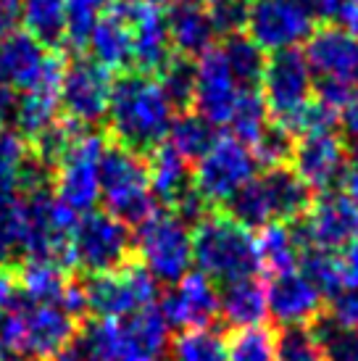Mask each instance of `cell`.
Returning a JSON list of instances; mask_svg holds the SVG:
<instances>
[{
	"instance_id": "1",
	"label": "cell",
	"mask_w": 358,
	"mask_h": 361,
	"mask_svg": "<svg viewBox=\"0 0 358 361\" xmlns=\"http://www.w3.org/2000/svg\"><path fill=\"white\" fill-rule=\"evenodd\" d=\"M106 119L116 145L148 156L169 137L174 106L156 77L127 71L113 82Z\"/></svg>"
},
{
	"instance_id": "2",
	"label": "cell",
	"mask_w": 358,
	"mask_h": 361,
	"mask_svg": "<svg viewBox=\"0 0 358 361\" xmlns=\"http://www.w3.org/2000/svg\"><path fill=\"white\" fill-rule=\"evenodd\" d=\"M77 335V317L56 303L13 298L0 314V361H50Z\"/></svg>"
},
{
	"instance_id": "3",
	"label": "cell",
	"mask_w": 358,
	"mask_h": 361,
	"mask_svg": "<svg viewBox=\"0 0 358 361\" xmlns=\"http://www.w3.org/2000/svg\"><path fill=\"white\" fill-rule=\"evenodd\" d=\"M192 261L211 282H229L256 277L261 269L259 243L248 227L227 214H209L192 232Z\"/></svg>"
},
{
	"instance_id": "4",
	"label": "cell",
	"mask_w": 358,
	"mask_h": 361,
	"mask_svg": "<svg viewBox=\"0 0 358 361\" xmlns=\"http://www.w3.org/2000/svg\"><path fill=\"white\" fill-rule=\"evenodd\" d=\"M311 206V190L295 171L285 166H266L227 203V216L242 227L264 230L274 221H295Z\"/></svg>"
},
{
	"instance_id": "5",
	"label": "cell",
	"mask_w": 358,
	"mask_h": 361,
	"mask_svg": "<svg viewBox=\"0 0 358 361\" xmlns=\"http://www.w3.org/2000/svg\"><path fill=\"white\" fill-rule=\"evenodd\" d=\"M100 198L124 224H142L156 214L148 159L121 145H109L100 161Z\"/></svg>"
},
{
	"instance_id": "6",
	"label": "cell",
	"mask_w": 358,
	"mask_h": 361,
	"mask_svg": "<svg viewBox=\"0 0 358 361\" xmlns=\"http://www.w3.org/2000/svg\"><path fill=\"white\" fill-rule=\"evenodd\" d=\"M261 85H264L261 98L266 103L268 119L295 137V132L300 130V119L314 101V85H316L306 56L298 48L271 53V59H266L264 66Z\"/></svg>"
},
{
	"instance_id": "7",
	"label": "cell",
	"mask_w": 358,
	"mask_h": 361,
	"mask_svg": "<svg viewBox=\"0 0 358 361\" xmlns=\"http://www.w3.org/2000/svg\"><path fill=\"white\" fill-rule=\"evenodd\" d=\"M130 224H124L109 211H90L74 224L69 259L87 277L121 269L124 264H130Z\"/></svg>"
},
{
	"instance_id": "8",
	"label": "cell",
	"mask_w": 358,
	"mask_h": 361,
	"mask_svg": "<svg viewBox=\"0 0 358 361\" xmlns=\"http://www.w3.org/2000/svg\"><path fill=\"white\" fill-rule=\"evenodd\" d=\"M106 140L95 132H80L53 164V192L74 214H90L100 198V161Z\"/></svg>"
},
{
	"instance_id": "9",
	"label": "cell",
	"mask_w": 358,
	"mask_h": 361,
	"mask_svg": "<svg viewBox=\"0 0 358 361\" xmlns=\"http://www.w3.org/2000/svg\"><path fill=\"white\" fill-rule=\"evenodd\" d=\"M137 253L156 282L177 285L192 267L190 227L171 211H156L137 230Z\"/></svg>"
},
{
	"instance_id": "10",
	"label": "cell",
	"mask_w": 358,
	"mask_h": 361,
	"mask_svg": "<svg viewBox=\"0 0 358 361\" xmlns=\"http://www.w3.org/2000/svg\"><path fill=\"white\" fill-rule=\"evenodd\" d=\"M259 169V159L245 142L232 135H221L209 151L198 159L192 185L206 198V203H224L227 206L237 195Z\"/></svg>"
},
{
	"instance_id": "11",
	"label": "cell",
	"mask_w": 358,
	"mask_h": 361,
	"mask_svg": "<svg viewBox=\"0 0 358 361\" xmlns=\"http://www.w3.org/2000/svg\"><path fill=\"white\" fill-rule=\"evenodd\" d=\"M87 311L98 319H127L130 314L153 306L159 285L142 264H124L109 274H95L82 282Z\"/></svg>"
},
{
	"instance_id": "12",
	"label": "cell",
	"mask_w": 358,
	"mask_h": 361,
	"mask_svg": "<svg viewBox=\"0 0 358 361\" xmlns=\"http://www.w3.org/2000/svg\"><path fill=\"white\" fill-rule=\"evenodd\" d=\"M111 71H106L92 59H74L63 63L58 85V103L66 119L80 124V127H92L109 116L111 103Z\"/></svg>"
},
{
	"instance_id": "13",
	"label": "cell",
	"mask_w": 358,
	"mask_h": 361,
	"mask_svg": "<svg viewBox=\"0 0 358 361\" xmlns=\"http://www.w3.org/2000/svg\"><path fill=\"white\" fill-rule=\"evenodd\" d=\"M63 61L58 53L42 48L27 32H13L0 37V82H6L13 92H32L61 85Z\"/></svg>"
},
{
	"instance_id": "14",
	"label": "cell",
	"mask_w": 358,
	"mask_h": 361,
	"mask_svg": "<svg viewBox=\"0 0 358 361\" xmlns=\"http://www.w3.org/2000/svg\"><path fill=\"white\" fill-rule=\"evenodd\" d=\"M290 169L306 182L311 192H329L342 185V177L350 166V153L345 140L335 130L306 132L292 145Z\"/></svg>"
},
{
	"instance_id": "15",
	"label": "cell",
	"mask_w": 358,
	"mask_h": 361,
	"mask_svg": "<svg viewBox=\"0 0 358 361\" xmlns=\"http://www.w3.org/2000/svg\"><path fill=\"white\" fill-rule=\"evenodd\" d=\"M306 248L342 251L358 238V203L342 190L321 192L298 221Z\"/></svg>"
},
{
	"instance_id": "16",
	"label": "cell",
	"mask_w": 358,
	"mask_h": 361,
	"mask_svg": "<svg viewBox=\"0 0 358 361\" xmlns=\"http://www.w3.org/2000/svg\"><path fill=\"white\" fill-rule=\"evenodd\" d=\"M242 90L245 87L232 74L219 45L200 53L195 61V95H192L198 116H203L214 127H229Z\"/></svg>"
},
{
	"instance_id": "17",
	"label": "cell",
	"mask_w": 358,
	"mask_h": 361,
	"mask_svg": "<svg viewBox=\"0 0 358 361\" xmlns=\"http://www.w3.org/2000/svg\"><path fill=\"white\" fill-rule=\"evenodd\" d=\"M248 37L261 51H292L314 32V19L295 0H253L248 13Z\"/></svg>"
},
{
	"instance_id": "18",
	"label": "cell",
	"mask_w": 358,
	"mask_h": 361,
	"mask_svg": "<svg viewBox=\"0 0 358 361\" xmlns=\"http://www.w3.org/2000/svg\"><path fill=\"white\" fill-rule=\"evenodd\" d=\"M111 8L124 16L132 30V66L142 74H159L174 51L161 8L142 0H113Z\"/></svg>"
},
{
	"instance_id": "19",
	"label": "cell",
	"mask_w": 358,
	"mask_h": 361,
	"mask_svg": "<svg viewBox=\"0 0 358 361\" xmlns=\"http://www.w3.org/2000/svg\"><path fill=\"white\" fill-rule=\"evenodd\" d=\"M306 61H309L314 77L342 85L358 82V37L350 32L335 27H319L306 40Z\"/></svg>"
},
{
	"instance_id": "20",
	"label": "cell",
	"mask_w": 358,
	"mask_h": 361,
	"mask_svg": "<svg viewBox=\"0 0 358 361\" xmlns=\"http://www.w3.org/2000/svg\"><path fill=\"white\" fill-rule=\"evenodd\" d=\"M159 309L174 327H182V330L209 327L219 314V293L203 271H187L163 295Z\"/></svg>"
},
{
	"instance_id": "21",
	"label": "cell",
	"mask_w": 358,
	"mask_h": 361,
	"mask_svg": "<svg viewBox=\"0 0 358 361\" xmlns=\"http://www.w3.org/2000/svg\"><path fill=\"white\" fill-rule=\"evenodd\" d=\"M266 303L271 319L282 327H309L324 311V295L298 271L277 274L268 282Z\"/></svg>"
},
{
	"instance_id": "22",
	"label": "cell",
	"mask_w": 358,
	"mask_h": 361,
	"mask_svg": "<svg viewBox=\"0 0 358 361\" xmlns=\"http://www.w3.org/2000/svg\"><path fill=\"white\" fill-rule=\"evenodd\" d=\"M166 27H169L171 48L185 59L200 56L209 48H214L216 27H214L206 6H200L195 0H177L174 6H169Z\"/></svg>"
},
{
	"instance_id": "23",
	"label": "cell",
	"mask_w": 358,
	"mask_h": 361,
	"mask_svg": "<svg viewBox=\"0 0 358 361\" xmlns=\"http://www.w3.org/2000/svg\"><path fill=\"white\" fill-rule=\"evenodd\" d=\"M82 348L87 361H161L132 341L119 319H95L82 332Z\"/></svg>"
},
{
	"instance_id": "24",
	"label": "cell",
	"mask_w": 358,
	"mask_h": 361,
	"mask_svg": "<svg viewBox=\"0 0 358 361\" xmlns=\"http://www.w3.org/2000/svg\"><path fill=\"white\" fill-rule=\"evenodd\" d=\"M90 59L106 71H124L132 66V30L127 19L109 8L95 30L90 32Z\"/></svg>"
},
{
	"instance_id": "25",
	"label": "cell",
	"mask_w": 358,
	"mask_h": 361,
	"mask_svg": "<svg viewBox=\"0 0 358 361\" xmlns=\"http://www.w3.org/2000/svg\"><path fill=\"white\" fill-rule=\"evenodd\" d=\"M219 314L227 324L237 327V330L259 327L268 314L266 288L256 277L229 282L219 293Z\"/></svg>"
},
{
	"instance_id": "26",
	"label": "cell",
	"mask_w": 358,
	"mask_h": 361,
	"mask_svg": "<svg viewBox=\"0 0 358 361\" xmlns=\"http://www.w3.org/2000/svg\"><path fill=\"white\" fill-rule=\"evenodd\" d=\"M259 243V259L261 267L268 269L274 277L277 274H288V271H295L300 261V253L306 248V243L300 238L298 224L292 227L290 221H274V224H266L261 235L256 238Z\"/></svg>"
},
{
	"instance_id": "27",
	"label": "cell",
	"mask_w": 358,
	"mask_h": 361,
	"mask_svg": "<svg viewBox=\"0 0 358 361\" xmlns=\"http://www.w3.org/2000/svg\"><path fill=\"white\" fill-rule=\"evenodd\" d=\"M24 32L42 48L56 53L66 42V3L63 0H19Z\"/></svg>"
},
{
	"instance_id": "28",
	"label": "cell",
	"mask_w": 358,
	"mask_h": 361,
	"mask_svg": "<svg viewBox=\"0 0 358 361\" xmlns=\"http://www.w3.org/2000/svg\"><path fill=\"white\" fill-rule=\"evenodd\" d=\"M153 159L148 161L150 166V188L156 201L174 206V203L192 188V177H190V161L182 159L169 142L159 145L156 151L150 153Z\"/></svg>"
},
{
	"instance_id": "29",
	"label": "cell",
	"mask_w": 358,
	"mask_h": 361,
	"mask_svg": "<svg viewBox=\"0 0 358 361\" xmlns=\"http://www.w3.org/2000/svg\"><path fill=\"white\" fill-rule=\"evenodd\" d=\"M16 271H19L16 280H19V288L24 290V298H30L35 303L61 306V298H63V293L71 282L63 264L48 259H27Z\"/></svg>"
},
{
	"instance_id": "30",
	"label": "cell",
	"mask_w": 358,
	"mask_h": 361,
	"mask_svg": "<svg viewBox=\"0 0 358 361\" xmlns=\"http://www.w3.org/2000/svg\"><path fill=\"white\" fill-rule=\"evenodd\" d=\"M30 142L13 130H0V214L21 198V174L30 159Z\"/></svg>"
},
{
	"instance_id": "31",
	"label": "cell",
	"mask_w": 358,
	"mask_h": 361,
	"mask_svg": "<svg viewBox=\"0 0 358 361\" xmlns=\"http://www.w3.org/2000/svg\"><path fill=\"white\" fill-rule=\"evenodd\" d=\"M216 137H219V135H216V127H214V124H209V121L203 119V116H198V114L182 111L179 119L171 124V132H169V137H166V142H169L182 159L198 161L200 156L216 142Z\"/></svg>"
},
{
	"instance_id": "32",
	"label": "cell",
	"mask_w": 358,
	"mask_h": 361,
	"mask_svg": "<svg viewBox=\"0 0 358 361\" xmlns=\"http://www.w3.org/2000/svg\"><path fill=\"white\" fill-rule=\"evenodd\" d=\"M219 48L240 85L245 90H256V85L264 77V66H266L264 51L250 40L248 35H227L224 45H219Z\"/></svg>"
},
{
	"instance_id": "33",
	"label": "cell",
	"mask_w": 358,
	"mask_h": 361,
	"mask_svg": "<svg viewBox=\"0 0 358 361\" xmlns=\"http://www.w3.org/2000/svg\"><path fill=\"white\" fill-rule=\"evenodd\" d=\"M121 324H124V330H127L132 341L137 343L142 351H148L150 356H159L161 359V353L166 351L171 324L161 314L159 306H145V309L135 311Z\"/></svg>"
},
{
	"instance_id": "34",
	"label": "cell",
	"mask_w": 358,
	"mask_h": 361,
	"mask_svg": "<svg viewBox=\"0 0 358 361\" xmlns=\"http://www.w3.org/2000/svg\"><path fill=\"white\" fill-rule=\"evenodd\" d=\"M171 359L174 361H229L227 341L221 332L211 327L185 330L171 343Z\"/></svg>"
},
{
	"instance_id": "35",
	"label": "cell",
	"mask_w": 358,
	"mask_h": 361,
	"mask_svg": "<svg viewBox=\"0 0 358 361\" xmlns=\"http://www.w3.org/2000/svg\"><path fill=\"white\" fill-rule=\"evenodd\" d=\"M268 111L264 98L259 95V90H242L240 95V103L235 114H232V137H237L240 142H245L250 151L253 145L261 140V135L268 130Z\"/></svg>"
},
{
	"instance_id": "36",
	"label": "cell",
	"mask_w": 358,
	"mask_h": 361,
	"mask_svg": "<svg viewBox=\"0 0 358 361\" xmlns=\"http://www.w3.org/2000/svg\"><path fill=\"white\" fill-rule=\"evenodd\" d=\"M309 330L316 338L324 361H358V330L340 327L327 314L311 322Z\"/></svg>"
},
{
	"instance_id": "37",
	"label": "cell",
	"mask_w": 358,
	"mask_h": 361,
	"mask_svg": "<svg viewBox=\"0 0 358 361\" xmlns=\"http://www.w3.org/2000/svg\"><path fill=\"white\" fill-rule=\"evenodd\" d=\"M300 274L316 288L324 298H335L342 293V274H340V261L329 251H319V248H303L300 253Z\"/></svg>"
},
{
	"instance_id": "38",
	"label": "cell",
	"mask_w": 358,
	"mask_h": 361,
	"mask_svg": "<svg viewBox=\"0 0 358 361\" xmlns=\"http://www.w3.org/2000/svg\"><path fill=\"white\" fill-rule=\"evenodd\" d=\"M227 348L229 361H277V335L264 324L245 327L232 335Z\"/></svg>"
},
{
	"instance_id": "39",
	"label": "cell",
	"mask_w": 358,
	"mask_h": 361,
	"mask_svg": "<svg viewBox=\"0 0 358 361\" xmlns=\"http://www.w3.org/2000/svg\"><path fill=\"white\" fill-rule=\"evenodd\" d=\"M159 85L163 87L171 106L185 111L192 106L195 95V63L185 56H171L169 63L159 71Z\"/></svg>"
},
{
	"instance_id": "40",
	"label": "cell",
	"mask_w": 358,
	"mask_h": 361,
	"mask_svg": "<svg viewBox=\"0 0 358 361\" xmlns=\"http://www.w3.org/2000/svg\"><path fill=\"white\" fill-rule=\"evenodd\" d=\"M66 3V42L85 48L90 32L95 30L100 16L111 8L113 0H63Z\"/></svg>"
},
{
	"instance_id": "41",
	"label": "cell",
	"mask_w": 358,
	"mask_h": 361,
	"mask_svg": "<svg viewBox=\"0 0 358 361\" xmlns=\"http://www.w3.org/2000/svg\"><path fill=\"white\" fill-rule=\"evenodd\" d=\"M277 361H324L309 327H282L277 338Z\"/></svg>"
},
{
	"instance_id": "42",
	"label": "cell",
	"mask_w": 358,
	"mask_h": 361,
	"mask_svg": "<svg viewBox=\"0 0 358 361\" xmlns=\"http://www.w3.org/2000/svg\"><path fill=\"white\" fill-rule=\"evenodd\" d=\"M292 145H295V137L271 121L268 130L261 135V140L253 145V153L266 166H285L292 156Z\"/></svg>"
},
{
	"instance_id": "43",
	"label": "cell",
	"mask_w": 358,
	"mask_h": 361,
	"mask_svg": "<svg viewBox=\"0 0 358 361\" xmlns=\"http://www.w3.org/2000/svg\"><path fill=\"white\" fill-rule=\"evenodd\" d=\"M250 3L253 0H214L209 8V16L214 21L216 32L224 35H240V30L248 24Z\"/></svg>"
},
{
	"instance_id": "44",
	"label": "cell",
	"mask_w": 358,
	"mask_h": 361,
	"mask_svg": "<svg viewBox=\"0 0 358 361\" xmlns=\"http://www.w3.org/2000/svg\"><path fill=\"white\" fill-rule=\"evenodd\" d=\"M327 317L340 327H348V330H358V290L340 293L329 303Z\"/></svg>"
},
{
	"instance_id": "45",
	"label": "cell",
	"mask_w": 358,
	"mask_h": 361,
	"mask_svg": "<svg viewBox=\"0 0 358 361\" xmlns=\"http://www.w3.org/2000/svg\"><path fill=\"white\" fill-rule=\"evenodd\" d=\"M338 261L340 274H342V285L350 288V290H358V238L342 248V256Z\"/></svg>"
},
{
	"instance_id": "46",
	"label": "cell",
	"mask_w": 358,
	"mask_h": 361,
	"mask_svg": "<svg viewBox=\"0 0 358 361\" xmlns=\"http://www.w3.org/2000/svg\"><path fill=\"white\" fill-rule=\"evenodd\" d=\"M300 8L309 13L311 19L316 21H335L338 16L340 6L345 3V0H295Z\"/></svg>"
},
{
	"instance_id": "47",
	"label": "cell",
	"mask_w": 358,
	"mask_h": 361,
	"mask_svg": "<svg viewBox=\"0 0 358 361\" xmlns=\"http://www.w3.org/2000/svg\"><path fill=\"white\" fill-rule=\"evenodd\" d=\"M13 271L16 269L0 267V314L8 309L11 303H13V298H16V285H19V280H16Z\"/></svg>"
},
{
	"instance_id": "48",
	"label": "cell",
	"mask_w": 358,
	"mask_h": 361,
	"mask_svg": "<svg viewBox=\"0 0 358 361\" xmlns=\"http://www.w3.org/2000/svg\"><path fill=\"white\" fill-rule=\"evenodd\" d=\"M340 30L350 32L353 37H358V3L356 0H345L342 6H340L338 16H335Z\"/></svg>"
},
{
	"instance_id": "49",
	"label": "cell",
	"mask_w": 358,
	"mask_h": 361,
	"mask_svg": "<svg viewBox=\"0 0 358 361\" xmlns=\"http://www.w3.org/2000/svg\"><path fill=\"white\" fill-rule=\"evenodd\" d=\"M342 127H345L350 140L358 142V92H353L350 103L345 106V111H342Z\"/></svg>"
},
{
	"instance_id": "50",
	"label": "cell",
	"mask_w": 358,
	"mask_h": 361,
	"mask_svg": "<svg viewBox=\"0 0 358 361\" xmlns=\"http://www.w3.org/2000/svg\"><path fill=\"white\" fill-rule=\"evenodd\" d=\"M50 361H87V353H85V348H82V343L74 338L69 345H63Z\"/></svg>"
},
{
	"instance_id": "51",
	"label": "cell",
	"mask_w": 358,
	"mask_h": 361,
	"mask_svg": "<svg viewBox=\"0 0 358 361\" xmlns=\"http://www.w3.org/2000/svg\"><path fill=\"white\" fill-rule=\"evenodd\" d=\"M142 3H148V6H156V8H161V6H174L177 0H142Z\"/></svg>"
},
{
	"instance_id": "52",
	"label": "cell",
	"mask_w": 358,
	"mask_h": 361,
	"mask_svg": "<svg viewBox=\"0 0 358 361\" xmlns=\"http://www.w3.org/2000/svg\"><path fill=\"white\" fill-rule=\"evenodd\" d=\"M350 169L358 171V148L353 151V156H350Z\"/></svg>"
},
{
	"instance_id": "53",
	"label": "cell",
	"mask_w": 358,
	"mask_h": 361,
	"mask_svg": "<svg viewBox=\"0 0 358 361\" xmlns=\"http://www.w3.org/2000/svg\"><path fill=\"white\" fill-rule=\"evenodd\" d=\"M195 3H200V6H206V8H209V6L214 3V0H195Z\"/></svg>"
},
{
	"instance_id": "54",
	"label": "cell",
	"mask_w": 358,
	"mask_h": 361,
	"mask_svg": "<svg viewBox=\"0 0 358 361\" xmlns=\"http://www.w3.org/2000/svg\"><path fill=\"white\" fill-rule=\"evenodd\" d=\"M356 3H358V0H356Z\"/></svg>"
}]
</instances>
